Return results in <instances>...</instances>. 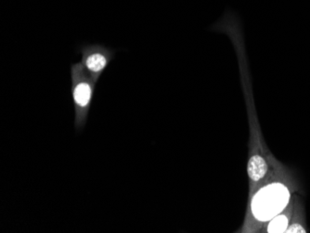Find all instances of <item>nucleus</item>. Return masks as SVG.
Wrapping results in <instances>:
<instances>
[{
  "label": "nucleus",
  "mask_w": 310,
  "mask_h": 233,
  "mask_svg": "<svg viewBox=\"0 0 310 233\" xmlns=\"http://www.w3.org/2000/svg\"><path fill=\"white\" fill-rule=\"evenodd\" d=\"M97 83L87 74L81 63L71 65V94L75 108L74 126L78 133L86 127Z\"/></svg>",
  "instance_id": "obj_1"
},
{
  "label": "nucleus",
  "mask_w": 310,
  "mask_h": 233,
  "mask_svg": "<svg viewBox=\"0 0 310 233\" xmlns=\"http://www.w3.org/2000/svg\"><path fill=\"white\" fill-rule=\"evenodd\" d=\"M290 191L281 182H271L261 187L251 200V213L259 222H269L286 208L290 201Z\"/></svg>",
  "instance_id": "obj_2"
},
{
  "label": "nucleus",
  "mask_w": 310,
  "mask_h": 233,
  "mask_svg": "<svg viewBox=\"0 0 310 233\" xmlns=\"http://www.w3.org/2000/svg\"><path fill=\"white\" fill-rule=\"evenodd\" d=\"M81 54V65L95 81L98 82L112 61L116 50L100 44H85L77 47Z\"/></svg>",
  "instance_id": "obj_3"
},
{
  "label": "nucleus",
  "mask_w": 310,
  "mask_h": 233,
  "mask_svg": "<svg viewBox=\"0 0 310 233\" xmlns=\"http://www.w3.org/2000/svg\"><path fill=\"white\" fill-rule=\"evenodd\" d=\"M247 172L249 179L253 182L257 183L261 180H263L269 172V166L264 158L260 154H253L252 157L249 159L247 164Z\"/></svg>",
  "instance_id": "obj_4"
},
{
  "label": "nucleus",
  "mask_w": 310,
  "mask_h": 233,
  "mask_svg": "<svg viewBox=\"0 0 310 233\" xmlns=\"http://www.w3.org/2000/svg\"><path fill=\"white\" fill-rule=\"evenodd\" d=\"M289 224V217L286 214L281 213L270 220L267 231L270 233L285 232Z\"/></svg>",
  "instance_id": "obj_5"
},
{
  "label": "nucleus",
  "mask_w": 310,
  "mask_h": 233,
  "mask_svg": "<svg viewBox=\"0 0 310 233\" xmlns=\"http://www.w3.org/2000/svg\"><path fill=\"white\" fill-rule=\"evenodd\" d=\"M285 232L287 233H304L306 232L304 227L301 226L299 223H294L291 226H288L287 229Z\"/></svg>",
  "instance_id": "obj_6"
}]
</instances>
